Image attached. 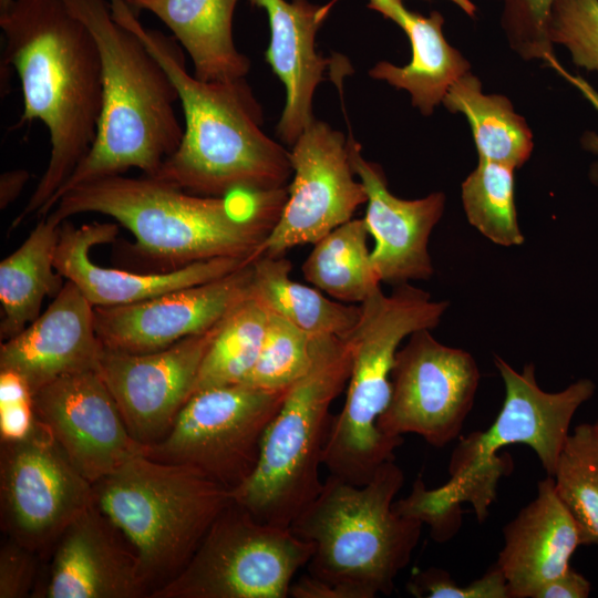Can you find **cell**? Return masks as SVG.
Returning a JSON list of instances; mask_svg holds the SVG:
<instances>
[{
	"instance_id": "obj_27",
	"label": "cell",
	"mask_w": 598,
	"mask_h": 598,
	"mask_svg": "<svg viewBox=\"0 0 598 598\" xmlns=\"http://www.w3.org/2000/svg\"><path fill=\"white\" fill-rule=\"evenodd\" d=\"M291 262L282 256L260 255L252 261L251 296L311 337L347 338L355 328L361 306L341 303L290 278Z\"/></svg>"
},
{
	"instance_id": "obj_22",
	"label": "cell",
	"mask_w": 598,
	"mask_h": 598,
	"mask_svg": "<svg viewBox=\"0 0 598 598\" xmlns=\"http://www.w3.org/2000/svg\"><path fill=\"white\" fill-rule=\"evenodd\" d=\"M504 544L496 560L509 598H534L545 582L566 571L580 529L558 497L554 477L537 484V494L503 528Z\"/></svg>"
},
{
	"instance_id": "obj_4",
	"label": "cell",
	"mask_w": 598,
	"mask_h": 598,
	"mask_svg": "<svg viewBox=\"0 0 598 598\" xmlns=\"http://www.w3.org/2000/svg\"><path fill=\"white\" fill-rule=\"evenodd\" d=\"M494 363L503 379L502 409L486 431L461 436L450 458V478L429 489L417 477L410 494L394 502V509L430 527L435 542L452 538L461 526V504L470 503L480 523L497 495L502 476L512 471V460L498 455L501 448L525 444L537 455L547 475L553 476L578 408L595 393V384L580 379L559 392H546L528 363L522 372L499 357Z\"/></svg>"
},
{
	"instance_id": "obj_15",
	"label": "cell",
	"mask_w": 598,
	"mask_h": 598,
	"mask_svg": "<svg viewBox=\"0 0 598 598\" xmlns=\"http://www.w3.org/2000/svg\"><path fill=\"white\" fill-rule=\"evenodd\" d=\"M223 320L207 331L153 352L103 348L97 371L130 434L142 445L161 441L171 430L192 396L200 363Z\"/></svg>"
},
{
	"instance_id": "obj_30",
	"label": "cell",
	"mask_w": 598,
	"mask_h": 598,
	"mask_svg": "<svg viewBox=\"0 0 598 598\" xmlns=\"http://www.w3.org/2000/svg\"><path fill=\"white\" fill-rule=\"evenodd\" d=\"M267 320L268 311L250 293L223 320L200 363L192 395L241 383L258 359Z\"/></svg>"
},
{
	"instance_id": "obj_38",
	"label": "cell",
	"mask_w": 598,
	"mask_h": 598,
	"mask_svg": "<svg viewBox=\"0 0 598 598\" xmlns=\"http://www.w3.org/2000/svg\"><path fill=\"white\" fill-rule=\"evenodd\" d=\"M35 571L34 551L9 538L0 549V598L29 596Z\"/></svg>"
},
{
	"instance_id": "obj_26",
	"label": "cell",
	"mask_w": 598,
	"mask_h": 598,
	"mask_svg": "<svg viewBox=\"0 0 598 598\" xmlns=\"http://www.w3.org/2000/svg\"><path fill=\"white\" fill-rule=\"evenodd\" d=\"M62 223L50 215L0 262L1 341L19 334L40 316L43 299L56 296L63 277L54 267Z\"/></svg>"
},
{
	"instance_id": "obj_6",
	"label": "cell",
	"mask_w": 598,
	"mask_h": 598,
	"mask_svg": "<svg viewBox=\"0 0 598 598\" xmlns=\"http://www.w3.org/2000/svg\"><path fill=\"white\" fill-rule=\"evenodd\" d=\"M403 483L394 460L361 486L329 474L319 495L290 525L313 545L308 573L344 589L350 598L391 595L423 525L393 507Z\"/></svg>"
},
{
	"instance_id": "obj_13",
	"label": "cell",
	"mask_w": 598,
	"mask_h": 598,
	"mask_svg": "<svg viewBox=\"0 0 598 598\" xmlns=\"http://www.w3.org/2000/svg\"><path fill=\"white\" fill-rule=\"evenodd\" d=\"M0 495L7 533L34 553L94 504L93 484L37 420L23 436L2 441Z\"/></svg>"
},
{
	"instance_id": "obj_1",
	"label": "cell",
	"mask_w": 598,
	"mask_h": 598,
	"mask_svg": "<svg viewBox=\"0 0 598 598\" xmlns=\"http://www.w3.org/2000/svg\"><path fill=\"white\" fill-rule=\"evenodd\" d=\"M2 68L12 66L23 109L16 127L41 121L49 133L47 168L11 229L43 217L95 141L103 104L102 61L87 27L63 0H13L0 12Z\"/></svg>"
},
{
	"instance_id": "obj_33",
	"label": "cell",
	"mask_w": 598,
	"mask_h": 598,
	"mask_svg": "<svg viewBox=\"0 0 598 598\" xmlns=\"http://www.w3.org/2000/svg\"><path fill=\"white\" fill-rule=\"evenodd\" d=\"M312 340L288 320L268 312L258 359L241 384L268 391L290 388L311 365Z\"/></svg>"
},
{
	"instance_id": "obj_45",
	"label": "cell",
	"mask_w": 598,
	"mask_h": 598,
	"mask_svg": "<svg viewBox=\"0 0 598 598\" xmlns=\"http://www.w3.org/2000/svg\"><path fill=\"white\" fill-rule=\"evenodd\" d=\"M594 427H595V430H596L597 433H598V419H597V421L594 423Z\"/></svg>"
},
{
	"instance_id": "obj_29",
	"label": "cell",
	"mask_w": 598,
	"mask_h": 598,
	"mask_svg": "<svg viewBox=\"0 0 598 598\" xmlns=\"http://www.w3.org/2000/svg\"><path fill=\"white\" fill-rule=\"evenodd\" d=\"M364 218L350 219L315 243L302 265L306 280L346 303H362L380 287L367 246Z\"/></svg>"
},
{
	"instance_id": "obj_20",
	"label": "cell",
	"mask_w": 598,
	"mask_h": 598,
	"mask_svg": "<svg viewBox=\"0 0 598 598\" xmlns=\"http://www.w3.org/2000/svg\"><path fill=\"white\" fill-rule=\"evenodd\" d=\"M114 223H91L80 227L64 220L55 251L54 267L72 281L94 307L128 305L166 292L200 285L224 277L254 259L214 258L174 270L132 272L105 268L90 258V250L115 239Z\"/></svg>"
},
{
	"instance_id": "obj_17",
	"label": "cell",
	"mask_w": 598,
	"mask_h": 598,
	"mask_svg": "<svg viewBox=\"0 0 598 598\" xmlns=\"http://www.w3.org/2000/svg\"><path fill=\"white\" fill-rule=\"evenodd\" d=\"M252 261L215 280L143 301L94 307L101 343L112 350L146 353L207 331L250 296Z\"/></svg>"
},
{
	"instance_id": "obj_19",
	"label": "cell",
	"mask_w": 598,
	"mask_h": 598,
	"mask_svg": "<svg viewBox=\"0 0 598 598\" xmlns=\"http://www.w3.org/2000/svg\"><path fill=\"white\" fill-rule=\"evenodd\" d=\"M103 348L94 327V306L66 280L35 320L2 341L0 371L20 377L34 394L64 375L97 369Z\"/></svg>"
},
{
	"instance_id": "obj_44",
	"label": "cell",
	"mask_w": 598,
	"mask_h": 598,
	"mask_svg": "<svg viewBox=\"0 0 598 598\" xmlns=\"http://www.w3.org/2000/svg\"><path fill=\"white\" fill-rule=\"evenodd\" d=\"M13 0H0V12L7 10Z\"/></svg>"
},
{
	"instance_id": "obj_36",
	"label": "cell",
	"mask_w": 598,
	"mask_h": 598,
	"mask_svg": "<svg viewBox=\"0 0 598 598\" xmlns=\"http://www.w3.org/2000/svg\"><path fill=\"white\" fill-rule=\"evenodd\" d=\"M556 1L503 0L505 25L514 37L525 40L533 55H539L545 60L553 55L547 32L551 9Z\"/></svg>"
},
{
	"instance_id": "obj_37",
	"label": "cell",
	"mask_w": 598,
	"mask_h": 598,
	"mask_svg": "<svg viewBox=\"0 0 598 598\" xmlns=\"http://www.w3.org/2000/svg\"><path fill=\"white\" fill-rule=\"evenodd\" d=\"M2 441L27 434L35 423L32 393L14 373L0 371Z\"/></svg>"
},
{
	"instance_id": "obj_23",
	"label": "cell",
	"mask_w": 598,
	"mask_h": 598,
	"mask_svg": "<svg viewBox=\"0 0 598 598\" xmlns=\"http://www.w3.org/2000/svg\"><path fill=\"white\" fill-rule=\"evenodd\" d=\"M266 10L270 41L266 61L286 87V104L277 124V135L292 146L315 120L312 101L326 76L330 60L316 49V35L332 6L309 0H249Z\"/></svg>"
},
{
	"instance_id": "obj_18",
	"label": "cell",
	"mask_w": 598,
	"mask_h": 598,
	"mask_svg": "<svg viewBox=\"0 0 598 598\" xmlns=\"http://www.w3.org/2000/svg\"><path fill=\"white\" fill-rule=\"evenodd\" d=\"M348 147L353 172L367 193L364 220L374 238L371 261L380 282L396 286L409 280L429 279L434 269L427 245L443 215L444 194L437 192L420 199H401L389 190L381 167L362 156L359 143L349 138Z\"/></svg>"
},
{
	"instance_id": "obj_25",
	"label": "cell",
	"mask_w": 598,
	"mask_h": 598,
	"mask_svg": "<svg viewBox=\"0 0 598 598\" xmlns=\"http://www.w3.org/2000/svg\"><path fill=\"white\" fill-rule=\"evenodd\" d=\"M136 12L156 16L192 59L194 75L206 82L243 79L249 59L234 42L238 0H125Z\"/></svg>"
},
{
	"instance_id": "obj_12",
	"label": "cell",
	"mask_w": 598,
	"mask_h": 598,
	"mask_svg": "<svg viewBox=\"0 0 598 598\" xmlns=\"http://www.w3.org/2000/svg\"><path fill=\"white\" fill-rule=\"evenodd\" d=\"M478 383L471 353L442 344L430 329L417 330L396 351L379 429L390 437L411 433L443 447L460 436Z\"/></svg>"
},
{
	"instance_id": "obj_31",
	"label": "cell",
	"mask_w": 598,
	"mask_h": 598,
	"mask_svg": "<svg viewBox=\"0 0 598 598\" xmlns=\"http://www.w3.org/2000/svg\"><path fill=\"white\" fill-rule=\"evenodd\" d=\"M558 497L575 518L582 545L598 546V433L581 423L568 434L553 475Z\"/></svg>"
},
{
	"instance_id": "obj_42",
	"label": "cell",
	"mask_w": 598,
	"mask_h": 598,
	"mask_svg": "<svg viewBox=\"0 0 598 598\" xmlns=\"http://www.w3.org/2000/svg\"><path fill=\"white\" fill-rule=\"evenodd\" d=\"M30 174L24 169H14L1 174L0 208H7L20 195Z\"/></svg>"
},
{
	"instance_id": "obj_34",
	"label": "cell",
	"mask_w": 598,
	"mask_h": 598,
	"mask_svg": "<svg viewBox=\"0 0 598 598\" xmlns=\"http://www.w3.org/2000/svg\"><path fill=\"white\" fill-rule=\"evenodd\" d=\"M547 35L569 50L576 65L598 71V0H557Z\"/></svg>"
},
{
	"instance_id": "obj_24",
	"label": "cell",
	"mask_w": 598,
	"mask_h": 598,
	"mask_svg": "<svg viewBox=\"0 0 598 598\" xmlns=\"http://www.w3.org/2000/svg\"><path fill=\"white\" fill-rule=\"evenodd\" d=\"M338 0H331L333 6ZM368 8L396 23L411 43V61L396 66L382 61L369 74L396 89L406 90L412 104L429 115L443 101L450 86L467 73L468 62L451 47L443 33L444 18L437 11L423 16L409 10L403 0H368Z\"/></svg>"
},
{
	"instance_id": "obj_3",
	"label": "cell",
	"mask_w": 598,
	"mask_h": 598,
	"mask_svg": "<svg viewBox=\"0 0 598 598\" xmlns=\"http://www.w3.org/2000/svg\"><path fill=\"white\" fill-rule=\"evenodd\" d=\"M287 196V187L203 196L121 174L71 188L48 215L60 223L83 213L110 216L133 234L136 252L168 271L214 258H257Z\"/></svg>"
},
{
	"instance_id": "obj_10",
	"label": "cell",
	"mask_w": 598,
	"mask_h": 598,
	"mask_svg": "<svg viewBox=\"0 0 598 598\" xmlns=\"http://www.w3.org/2000/svg\"><path fill=\"white\" fill-rule=\"evenodd\" d=\"M312 554V543L290 527L260 522L233 501L185 567L150 597L286 598Z\"/></svg>"
},
{
	"instance_id": "obj_7",
	"label": "cell",
	"mask_w": 598,
	"mask_h": 598,
	"mask_svg": "<svg viewBox=\"0 0 598 598\" xmlns=\"http://www.w3.org/2000/svg\"><path fill=\"white\" fill-rule=\"evenodd\" d=\"M361 316L347 337L351 373L342 410L332 417L322 464L329 473L354 485L367 484L378 468L394 460L403 437H390L378 425L391 398V371L400 343L421 329L435 328L447 301L401 283L390 296L377 288L361 305Z\"/></svg>"
},
{
	"instance_id": "obj_28",
	"label": "cell",
	"mask_w": 598,
	"mask_h": 598,
	"mask_svg": "<svg viewBox=\"0 0 598 598\" xmlns=\"http://www.w3.org/2000/svg\"><path fill=\"white\" fill-rule=\"evenodd\" d=\"M444 105L464 114L471 125L478 158L520 167L533 150L532 133L502 95H485L480 81L465 73L447 90Z\"/></svg>"
},
{
	"instance_id": "obj_16",
	"label": "cell",
	"mask_w": 598,
	"mask_h": 598,
	"mask_svg": "<svg viewBox=\"0 0 598 598\" xmlns=\"http://www.w3.org/2000/svg\"><path fill=\"white\" fill-rule=\"evenodd\" d=\"M35 420L92 484L144 454L97 369L64 375L32 394Z\"/></svg>"
},
{
	"instance_id": "obj_11",
	"label": "cell",
	"mask_w": 598,
	"mask_h": 598,
	"mask_svg": "<svg viewBox=\"0 0 598 598\" xmlns=\"http://www.w3.org/2000/svg\"><path fill=\"white\" fill-rule=\"evenodd\" d=\"M289 389V388H288ZM233 384L193 394L144 455L194 467L230 489L254 472L264 434L288 391Z\"/></svg>"
},
{
	"instance_id": "obj_41",
	"label": "cell",
	"mask_w": 598,
	"mask_h": 598,
	"mask_svg": "<svg viewBox=\"0 0 598 598\" xmlns=\"http://www.w3.org/2000/svg\"><path fill=\"white\" fill-rule=\"evenodd\" d=\"M289 596L293 598H350L344 589L309 573L291 584Z\"/></svg>"
},
{
	"instance_id": "obj_32",
	"label": "cell",
	"mask_w": 598,
	"mask_h": 598,
	"mask_svg": "<svg viewBox=\"0 0 598 598\" xmlns=\"http://www.w3.org/2000/svg\"><path fill=\"white\" fill-rule=\"evenodd\" d=\"M462 200L467 220L486 238L507 247L524 243L515 206L514 168L478 158L462 184Z\"/></svg>"
},
{
	"instance_id": "obj_14",
	"label": "cell",
	"mask_w": 598,
	"mask_h": 598,
	"mask_svg": "<svg viewBox=\"0 0 598 598\" xmlns=\"http://www.w3.org/2000/svg\"><path fill=\"white\" fill-rule=\"evenodd\" d=\"M292 181L281 214L258 249V256H281L315 244L352 219L367 193L351 166L348 140L329 124L313 120L289 152Z\"/></svg>"
},
{
	"instance_id": "obj_8",
	"label": "cell",
	"mask_w": 598,
	"mask_h": 598,
	"mask_svg": "<svg viewBox=\"0 0 598 598\" xmlns=\"http://www.w3.org/2000/svg\"><path fill=\"white\" fill-rule=\"evenodd\" d=\"M97 508L132 547L150 594L188 563L230 489L198 470L136 455L93 484Z\"/></svg>"
},
{
	"instance_id": "obj_43",
	"label": "cell",
	"mask_w": 598,
	"mask_h": 598,
	"mask_svg": "<svg viewBox=\"0 0 598 598\" xmlns=\"http://www.w3.org/2000/svg\"><path fill=\"white\" fill-rule=\"evenodd\" d=\"M461 8L466 14L473 17L476 11L475 4L471 0H450Z\"/></svg>"
},
{
	"instance_id": "obj_39",
	"label": "cell",
	"mask_w": 598,
	"mask_h": 598,
	"mask_svg": "<svg viewBox=\"0 0 598 598\" xmlns=\"http://www.w3.org/2000/svg\"><path fill=\"white\" fill-rule=\"evenodd\" d=\"M590 590L589 580L569 567L561 575L542 585L534 598H587Z\"/></svg>"
},
{
	"instance_id": "obj_9",
	"label": "cell",
	"mask_w": 598,
	"mask_h": 598,
	"mask_svg": "<svg viewBox=\"0 0 598 598\" xmlns=\"http://www.w3.org/2000/svg\"><path fill=\"white\" fill-rule=\"evenodd\" d=\"M351 364L348 338L313 337L309 370L288 389L269 423L254 472L230 492L258 520L290 527L321 492L329 411L347 388Z\"/></svg>"
},
{
	"instance_id": "obj_5",
	"label": "cell",
	"mask_w": 598,
	"mask_h": 598,
	"mask_svg": "<svg viewBox=\"0 0 598 598\" xmlns=\"http://www.w3.org/2000/svg\"><path fill=\"white\" fill-rule=\"evenodd\" d=\"M90 30L103 71V104L91 151L49 205L71 188L138 168L153 177L177 150L184 128L177 90L166 70L131 30L112 17L109 0H63ZM47 214V215H48Z\"/></svg>"
},
{
	"instance_id": "obj_40",
	"label": "cell",
	"mask_w": 598,
	"mask_h": 598,
	"mask_svg": "<svg viewBox=\"0 0 598 598\" xmlns=\"http://www.w3.org/2000/svg\"><path fill=\"white\" fill-rule=\"evenodd\" d=\"M547 62L575 85L598 111V92L585 79L569 74L558 64L554 55L548 58ZM582 144L585 148L598 154V134L592 132L586 133L582 137ZM590 176L592 182L598 185V162L592 165Z\"/></svg>"
},
{
	"instance_id": "obj_21",
	"label": "cell",
	"mask_w": 598,
	"mask_h": 598,
	"mask_svg": "<svg viewBox=\"0 0 598 598\" xmlns=\"http://www.w3.org/2000/svg\"><path fill=\"white\" fill-rule=\"evenodd\" d=\"M94 504L55 542L45 598H138L150 594L135 554Z\"/></svg>"
},
{
	"instance_id": "obj_2",
	"label": "cell",
	"mask_w": 598,
	"mask_h": 598,
	"mask_svg": "<svg viewBox=\"0 0 598 598\" xmlns=\"http://www.w3.org/2000/svg\"><path fill=\"white\" fill-rule=\"evenodd\" d=\"M112 17L133 31L172 79L184 134L153 178L203 196L287 187L289 152L261 130L262 111L245 78L206 82L189 74L174 37L142 24L125 0H109Z\"/></svg>"
},
{
	"instance_id": "obj_35",
	"label": "cell",
	"mask_w": 598,
	"mask_h": 598,
	"mask_svg": "<svg viewBox=\"0 0 598 598\" xmlns=\"http://www.w3.org/2000/svg\"><path fill=\"white\" fill-rule=\"evenodd\" d=\"M406 588L419 598H509L505 577L496 564L464 586L457 585L444 569L429 567L414 574Z\"/></svg>"
}]
</instances>
